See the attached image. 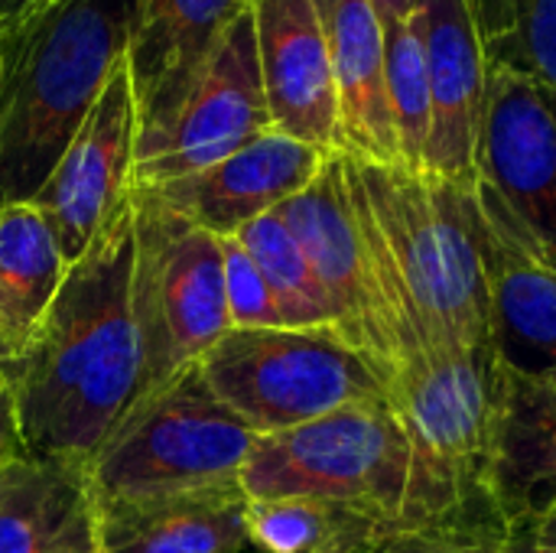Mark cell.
I'll use <instances>...</instances> for the list:
<instances>
[{"instance_id": "1", "label": "cell", "mask_w": 556, "mask_h": 553, "mask_svg": "<svg viewBox=\"0 0 556 553\" xmlns=\"http://www.w3.org/2000/svg\"><path fill=\"white\" fill-rule=\"evenodd\" d=\"M134 205L108 215L26 345L0 368L26 456L88 466L140 398V339L130 303Z\"/></svg>"}, {"instance_id": "2", "label": "cell", "mask_w": 556, "mask_h": 553, "mask_svg": "<svg viewBox=\"0 0 556 553\" xmlns=\"http://www.w3.org/2000/svg\"><path fill=\"white\" fill-rule=\"evenodd\" d=\"M345 176L401 365L420 352L492 345L476 189L352 156Z\"/></svg>"}, {"instance_id": "3", "label": "cell", "mask_w": 556, "mask_h": 553, "mask_svg": "<svg viewBox=\"0 0 556 553\" xmlns=\"http://www.w3.org/2000/svg\"><path fill=\"white\" fill-rule=\"evenodd\" d=\"M137 0H36L0 20V205L33 202L114 68Z\"/></svg>"}, {"instance_id": "4", "label": "cell", "mask_w": 556, "mask_h": 553, "mask_svg": "<svg viewBox=\"0 0 556 553\" xmlns=\"http://www.w3.org/2000/svg\"><path fill=\"white\" fill-rule=\"evenodd\" d=\"M502 385L505 362L495 342L459 352H420L397 368L391 404L410 447V479L397 528L502 525L489 492Z\"/></svg>"}, {"instance_id": "5", "label": "cell", "mask_w": 556, "mask_h": 553, "mask_svg": "<svg viewBox=\"0 0 556 553\" xmlns=\"http://www.w3.org/2000/svg\"><path fill=\"white\" fill-rule=\"evenodd\" d=\"M134 277L130 303L140 339V398L195 368L231 329L222 238L130 186ZM137 398V401H140Z\"/></svg>"}, {"instance_id": "6", "label": "cell", "mask_w": 556, "mask_h": 553, "mask_svg": "<svg viewBox=\"0 0 556 553\" xmlns=\"http://www.w3.org/2000/svg\"><path fill=\"white\" fill-rule=\"evenodd\" d=\"M212 394L257 437L388 398V378L336 329H228L199 362Z\"/></svg>"}, {"instance_id": "7", "label": "cell", "mask_w": 556, "mask_h": 553, "mask_svg": "<svg viewBox=\"0 0 556 553\" xmlns=\"http://www.w3.org/2000/svg\"><path fill=\"white\" fill-rule=\"evenodd\" d=\"M410 447L388 398L257 437L238 482L251 499L309 495L371 512L394 528L404 515Z\"/></svg>"}, {"instance_id": "8", "label": "cell", "mask_w": 556, "mask_h": 553, "mask_svg": "<svg viewBox=\"0 0 556 553\" xmlns=\"http://www.w3.org/2000/svg\"><path fill=\"white\" fill-rule=\"evenodd\" d=\"M257 433L205 385L199 365L134 401L88 460L94 499L195 489L238 479Z\"/></svg>"}, {"instance_id": "9", "label": "cell", "mask_w": 556, "mask_h": 553, "mask_svg": "<svg viewBox=\"0 0 556 553\" xmlns=\"http://www.w3.org/2000/svg\"><path fill=\"white\" fill-rule=\"evenodd\" d=\"M270 127L251 7L222 36L182 101L150 130L137 134L134 186H160L199 173Z\"/></svg>"}, {"instance_id": "10", "label": "cell", "mask_w": 556, "mask_h": 553, "mask_svg": "<svg viewBox=\"0 0 556 553\" xmlns=\"http://www.w3.org/2000/svg\"><path fill=\"white\" fill-rule=\"evenodd\" d=\"M277 215L300 241L326 293L332 329L391 385L401 368V355L378 293L371 248L349 192L345 156L332 153L319 176L303 192L287 199Z\"/></svg>"}, {"instance_id": "11", "label": "cell", "mask_w": 556, "mask_h": 553, "mask_svg": "<svg viewBox=\"0 0 556 553\" xmlns=\"http://www.w3.org/2000/svg\"><path fill=\"white\" fill-rule=\"evenodd\" d=\"M476 192L534 251L556 261V98L492 62L476 147Z\"/></svg>"}, {"instance_id": "12", "label": "cell", "mask_w": 556, "mask_h": 553, "mask_svg": "<svg viewBox=\"0 0 556 553\" xmlns=\"http://www.w3.org/2000/svg\"><path fill=\"white\" fill-rule=\"evenodd\" d=\"M134 150L137 98L124 59L33 199L46 215L65 264L85 254L108 215L127 199L134 186Z\"/></svg>"}, {"instance_id": "13", "label": "cell", "mask_w": 556, "mask_h": 553, "mask_svg": "<svg viewBox=\"0 0 556 553\" xmlns=\"http://www.w3.org/2000/svg\"><path fill=\"white\" fill-rule=\"evenodd\" d=\"M417 26L430 75L427 176L476 189V147L485 111L489 55L469 0H424Z\"/></svg>"}, {"instance_id": "14", "label": "cell", "mask_w": 556, "mask_h": 553, "mask_svg": "<svg viewBox=\"0 0 556 553\" xmlns=\"http://www.w3.org/2000/svg\"><path fill=\"white\" fill-rule=\"evenodd\" d=\"M270 127L339 153V95L313 0H251Z\"/></svg>"}, {"instance_id": "15", "label": "cell", "mask_w": 556, "mask_h": 553, "mask_svg": "<svg viewBox=\"0 0 556 553\" xmlns=\"http://www.w3.org/2000/svg\"><path fill=\"white\" fill-rule=\"evenodd\" d=\"M329 156L332 153L267 130L264 137L199 173L143 189H150L166 209H173L195 228L231 238L248 222L277 212L287 199L303 192L319 176Z\"/></svg>"}, {"instance_id": "16", "label": "cell", "mask_w": 556, "mask_h": 553, "mask_svg": "<svg viewBox=\"0 0 556 553\" xmlns=\"http://www.w3.org/2000/svg\"><path fill=\"white\" fill-rule=\"evenodd\" d=\"M251 495L238 479L94 499L98 553H241Z\"/></svg>"}, {"instance_id": "17", "label": "cell", "mask_w": 556, "mask_h": 553, "mask_svg": "<svg viewBox=\"0 0 556 553\" xmlns=\"http://www.w3.org/2000/svg\"><path fill=\"white\" fill-rule=\"evenodd\" d=\"M251 0H137L127 68L137 134L156 127L189 91L222 36Z\"/></svg>"}, {"instance_id": "18", "label": "cell", "mask_w": 556, "mask_h": 553, "mask_svg": "<svg viewBox=\"0 0 556 553\" xmlns=\"http://www.w3.org/2000/svg\"><path fill=\"white\" fill-rule=\"evenodd\" d=\"M339 95V153L397 166V137L388 104L384 23L371 0H313Z\"/></svg>"}, {"instance_id": "19", "label": "cell", "mask_w": 556, "mask_h": 553, "mask_svg": "<svg viewBox=\"0 0 556 553\" xmlns=\"http://www.w3.org/2000/svg\"><path fill=\"white\" fill-rule=\"evenodd\" d=\"M476 199L492 287L495 349L511 368L556 372V261L534 251L492 202L479 192Z\"/></svg>"}, {"instance_id": "20", "label": "cell", "mask_w": 556, "mask_h": 553, "mask_svg": "<svg viewBox=\"0 0 556 553\" xmlns=\"http://www.w3.org/2000/svg\"><path fill=\"white\" fill-rule=\"evenodd\" d=\"M489 492L495 518L508 531H518L556 508L554 368L525 372L505 365Z\"/></svg>"}, {"instance_id": "21", "label": "cell", "mask_w": 556, "mask_h": 553, "mask_svg": "<svg viewBox=\"0 0 556 553\" xmlns=\"http://www.w3.org/2000/svg\"><path fill=\"white\" fill-rule=\"evenodd\" d=\"M0 553H98L81 466L33 456L0 466Z\"/></svg>"}, {"instance_id": "22", "label": "cell", "mask_w": 556, "mask_h": 553, "mask_svg": "<svg viewBox=\"0 0 556 553\" xmlns=\"http://www.w3.org/2000/svg\"><path fill=\"white\" fill-rule=\"evenodd\" d=\"M68 264L46 215L33 202L0 205V355L26 345Z\"/></svg>"}, {"instance_id": "23", "label": "cell", "mask_w": 556, "mask_h": 553, "mask_svg": "<svg viewBox=\"0 0 556 553\" xmlns=\"http://www.w3.org/2000/svg\"><path fill=\"white\" fill-rule=\"evenodd\" d=\"M388 531L391 521L329 499L280 495L248 505V544L261 553H365Z\"/></svg>"}, {"instance_id": "24", "label": "cell", "mask_w": 556, "mask_h": 553, "mask_svg": "<svg viewBox=\"0 0 556 553\" xmlns=\"http://www.w3.org/2000/svg\"><path fill=\"white\" fill-rule=\"evenodd\" d=\"M384 49H388L384 75H388V104L397 137V166L414 176H427L433 104H430V75H427L417 13L410 20L384 26Z\"/></svg>"}, {"instance_id": "25", "label": "cell", "mask_w": 556, "mask_h": 553, "mask_svg": "<svg viewBox=\"0 0 556 553\" xmlns=\"http://www.w3.org/2000/svg\"><path fill=\"white\" fill-rule=\"evenodd\" d=\"M231 238L251 254V261L267 277L290 329H326V326L332 329L326 293H323L300 241L293 238V231L287 228V222L277 212H267V215L248 222Z\"/></svg>"}, {"instance_id": "26", "label": "cell", "mask_w": 556, "mask_h": 553, "mask_svg": "<svg viewBox=\"0 0 556 553\" xmlns=\"http://www.w3.org/2000/svg\"><path fill=\"white\" fill-rule=\"evenodd\" d=\"M485 55L492 65L538 81L556 98V0H515L508 33Z\"/></svg>"}, {"instance_id": "27", "label": "cell", "mask_w": 556, "mask_h": 553, "mask_svg": "<svg viewBox=\"0 0 556 553\" xmlns=\"http://www.w3.org/2000/svg\"><path fill=\"white\" fill-rule=\"evenodd\" d=\"M222 264L231 329H290L267 277L235 238H222Z\"/></svg>"}, {"instance_id": "28", "label": "cell", "mask_w": 556, "mask_h": 553, "mask_svg": "<svg viewBox=\"0 0 556 553\" xmlns=\"http://www.w3.org/2000/svg\"><path fill=\"white\" fill-rule=\"evenodd\" d=\"M365 553H515V541L502 525L394 528Z\"/></svg>"}, {"instance_id": "29", "label": "cell", "mask_w": 556, "mask_h": 553, "mask_svg": "<svg viewBox=\"0 0 556 553\" xmlns=\"http://www.w3.org/2000/svg\"><path fill=\"white\" fill-rule=\"evenodd\" d=\"M23 440H20V427H16V407H13V391L7 385V375L0 368V466L23 460Z\"/></svg>"}, {"instance_id": "30", "label": "cell", "mask_w": 556, "mask_h": 553, "mask_svg": "<svg viewBox=\"0 0 556 553\" xmlns=\"http://www.w3.org/2000/svg\"><path fill=\"white\" fill-rule=\"evenodd\" d=\"M469 3H472L476 23H479L482 42L489 49L492 42H498L508 33L511 13H515V0H469Z\"/></svg>"}, {"instance_id": "31", "label": "cell", "mask_w": 556, "mask_h": 553, "mask_svg": "<svg viewBox=\"0 0 556 553\" xmlns=\"http://www.w3.org/2000/svg\"><path fill=\"white\" fill-rule=\"evenodd\" d=\"M511 541L521 553H556V508L511 531Z\"/></svg>"}, {"instance_id": "32", "label": "cell", "mask_w": 556, "mask_h": 553, "mask_svg": "<svg viewBox=\"0 0 556 553\" xmlns=\"http://www.w3.org/2000/svg\"><path fill=\"white\" fill-rule=\"evenodd\" d=\"M371 7H375L378 20L388 26V23L410 20V16L424 7V0H371Z\"/></svg>"}, {"instance_id": "33", "label": "cell", "mask_w": 556, "mask_h": 553, "mask_svg": "<svg viewBox=\"0 0 556 553\" xmlns=\"http://www.w3.org/2000/svg\"><path fill=\"white\" fill-rule=\"evenodd\" d=\"M29 3H36V0H0V20H3V16H13L16 10H23V7H29Z\"/></svg>"}, {"instance_id": "34", "label": "cell", "mask_w": 556, "mask_h": 553, "mask_svg": "<svg viewBox=\"0 0 556 553\" xmlns=\"http://www.w3.org/2000/svg\"><path fill=\"white\" fill-rule=\"evenodd\" d=\"M515 553H521V551H518V548H515Z\"/></svg>"}, {"instance_id": "35", "label": "cell", "mask_w": 556, "mask_h": 553, "mask_svg": "<svg viewBox=\"0 0 556 553\" xmlns=\"http://www.w3.org/2000/svg\"><path fill=\"white\" fill-rule=\"evenodd\" d=\"M0 359H3V355H0Z\"/></svg>"}]
</instances>
